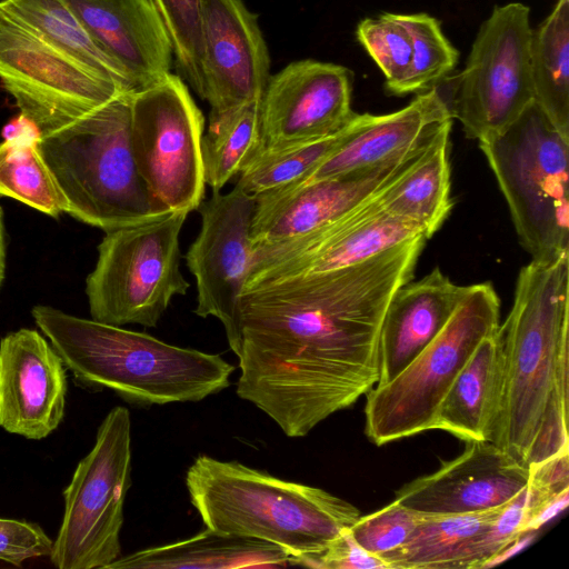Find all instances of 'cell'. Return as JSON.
<instances>
[{"mask_svg":"<svg viewBox=\"0 0 569 569\" xmlns=\"http://www.w3.org/2000/svg\"><path fill=\"white\" fill-rule=\"evenodd\" d=\"M349 123L350 121L339 131L320 139L278 148H261L239 173L236 186L257 197L300 181L342 143L349 131Z\"/></svg>","mask_w":569,"mask_h":569,"instance_id":"obj_31","label":"cell"},{"mask_svg":"<svg viewBox=\"0 0 569 569\" xmlns=\"http://www.w3.org/2000/svg\"><path fill=\"white\" fill-rule=\"evenodd\" d=\"M396 18L410 36L412 56L408 76L393 96L435 88L456 68L459 51L443 34L437 18L423 12L396 13Z\"/></svg>","mask_w":569,"mask_h":569,"instance_id":"obj_32","label":"cell"},{"mask_svg":"<svg viewBox=\"0 0 569 569\" xmlns=\"http://www.w3.org/2000/svg\"><path fill=\"white\" fill-rule=\"evenodd\" d=\"M204 117L174 73L131 94V146L139 173L164 212H191L204 197Z\"/></svg>","mask_w":569,"mask_h":569,"instance_id":"obj_10","label":"cell"},{"mask_svg":"<svg viewBox=\"0 0 569 569\" xmlns=\"http://www.w3.org/2000/svg\"><path fill=\"white\" fill-rule=\"evenodd\" d=\"M530 66L535 102L569 138V0H558L532 29Z\"/></svg>","mask_w":569,"mask_h":569,"instance_id":"obj_27","label":"cell"},{"mask_svg":"<svg viewBox=\"0 0 569 569\" xmlns=\"http://www.w3.org/2000/svg\"><path fill=\"white\" fill-rule=\"evenodd\" d=\"M422 517L393 500L376 512L360 516L349 532L359 546L378 557L402 546Z\"/></svg>","mask_w":569,"mask_h":569,"instance_id":"obj_36","label":"cell"},{"mask_svg":"<svg viewBox=\"0 0 569 569\" xmlns=\"http://www.w3.org/2000/svg\"><path fill=\"white\" fill-rule=\"evenodd\" d=\"M256 197L234 186L228 193L212 191L198 207L201 228L186 262L196 279L193 312L214 317L230 333L239 319L246 281L253 261L251 224Z\"/></svg>","mask_w":569,"mask_h":569,"instance_id":"obj_14","label":"cell"},{"mask_svg":"<svg viewBox=\"0 0 569 569\" xmlns=\"http://www.w3.org/2000/svg\"><path fill=\"white\" fill-rule=\"evenodd\" d=\"M131 94L122 92L37 136L38 149L68 200V213L104 232L169 214L152 199L134 160Z\"/></svg>","mask_w":569,"mask_h":569,"instance_id":"obj_5","label":"cell"},{"mask_svg":"<svg viewBox=\"0 0 569 569\" xmlns=\"http://www.w3.org/2000/svg\"><path fill=\"white\" fill-rule=\"evenodd\" d=\"M0 81L38 131L80 118L123 91L0 2Z\"/></svg>","mask_w":569,"mask_h":569,"instance_id":"obj_12","label":"cell"},{"mask_svg":"<svg viewBox=\"0 0 569 569\" xmlns=\"http://www.w3.org/2000/svg\"><path fill=\"white\" fill-rule=\"evenodd\" d=\"M358 42L385 76V89L393 94L407 78L411 64V39L396 13L362 19L356 29Z\"/></svg>","mask_w":569,"mask_h":569,"instance_id":"obj_34","label":"cell"},{"mask_svg":"<svg viewBox=\"0 0 569 569\" xmlns=\"http://www.w3.org/2000/svg\"><path fill=\"white\" fill-rule=\"evenodd\" d=\"M53 540L37 523L0 518V560L16 567L49 557Z\"/></svg>","mask_w":569,"mask_h":569,"instance_id":"obj_37","label":"cell"},{"mask_svg":"<svg viewBox=\"0 0 569 569\" xmlns=\"http://www.w3.org/2000/svg\"><path fill=\"white\" fill-rule=\"evenodd\" d=\"M452 120L448 102L436 87L419 92L409 104L391 113H355L342 143L300 181L288 186H303L400 159L451 129Z\"/></svg>","mask_w":569,"mask_h":569,"instance_id":"obj_20","label":"cell"},{"mask_svg":"<svg viewBox=\"0 0 569 569\" xmlns=\"http://www.w3.org/2000/svg\"><path fill=\"white\" fill-rule=\"evenodd\" d=\"M479 147L532 260L569 253V138L532 101L503 130L479 141Z\"/></svg>","mask_w":569,"mask_h":569,"instance_id":"obj_6","label":"cell"},{"mask_svg":"<svg viewBox=\"0 0 569 569\" xmlns=\"http://www.w3.org/2000/svg\"><path fill=\"white\" fill-rule=\"evenodd\" d=\"M261 98L221 113H211L201 141L204 182L220 191L262 147Z\"/></svg>","mask_w":569,"mask_h":569,"instance_id":"obj_29","label":"cell"},{"mask_svg":"<svg viewBox=\"0 0 569 569\" xmlns=\"http://www.w3.org/2000/svg\"><path fill=\"white\" fill-rule=\"evenodd\" d=\"M420 236L418 227L386 211L377 196L308 234L254 248L244 292L350 267Z\"/></svg>","mask_w":569,"mask_h":569,"instance_id":"obj_13","label":"cell"},{"mask_svg":"<svg viewBox=\"0 0 569 569\" xmlns=\"http://www.w3.org/2000/svg\"><path fill=\"white\" fill-rule=\"evenodd\" d=\"M426 240L243 292L238 322L226 336L239 362L237 396L289 438L307 436L353 405L378 381L385 312L412 279Z\"/></svg>","mask_w":569,"mask_h":569,"instance_id":"obj_1","label":"cell"},{"mask_svg":"<svg viewBox=\"0 0 569 569\" xmlns=\"http://www.w3.org/2000/svg\"><path fill=\"white\" fill-rule=\"evenodd\" d=\"M186 487L206 528L273 543L295 565L321 552L361 516L323 489L207 455L188 468Z\"/></svg>","mask_w":569,"mask_h":569,"instance_id":"obj_4","label":"cell"},{"mask_svg":"<svg viewBox=\"0 0 569 569\" xmlns=\"http://www.w3.org/2000/svg\"><path fill=\"white\" fill-rule=\"evenodd\" d=\"M490 282L469 286L439 335L393 379L367 392V437L377 446L431 430L440 402L479 343L500 328Z\"/></svg>","mask_w":569,"mask_h":569,"instance_id":"obj_7","label":"cell"},{"mask_svg":"<svg viewBox=\"0 0 569 569\" xmlns=\"http://www.w3.org/2000/svg\"><path fill=\"white\" fill-rule=\"evenodd\" d=\"M3 7L81 63L134 92L137 83L86 30L63 0H0Z\"/></svg>","mask_w":569,"mask_h":569,"instance_id":"obj_28","label":"cell"},{"mask_svg":"<svg viewBox=\"0 0 569 569\" xmlns=\"http://www.w3.org/2000/svg\"><path fill=\"white\" fill-rule=\"evenodd\" d=\"M296 565L322 569H388L379 557L357 543L349 529L321 552L303 557Z\"/></svg>","mask_w":569,"mask_h":569,"instance_id":"obj_38","label":"cell"},{"mask_svg":"<svg viewBox=\"0 0 569 569\" xmlns=\"http://www.w3.org/2000/svg\"><path fill=\"white\" fill-rule=\"evenodd\" d=\"M468 290L436 267L396 291L380 327L376 385L393 379L439 335Z\"/></svg>","mask_w":569,"mask_h":569,"instance_id":"obj_22","label":"cell"},{"mask_svg":"<svg viewBox=\"0 0 569 569\" xmlns=\"http://www.w3.org/2000/svg\"><path fill=\"white\" fill-rule=\"evenodd\" d=\"M569 450L528 467L527 497L521 535L540 528L562 511L569 500Z\"/></svg>","mask_w":569,"mask_h":569,"instance_id":"obj_35","label":"cell"},{"mask_svg":"<svg viewBox=\"0 0 569 569\" xmlns=\"http://www.w3.org/2000/svg\"><path fill=\"white\" fill-rule=\"evenodd\" d=\"M131 486V419L113 407L92 449L63 490L64 511L49 556L58 569H107L121 553L126 496Z\"/></svg>","mask_w":569,"mask_h":569,"instance_id":"obj_9","label":"cell"},{"mask_svg":"<svg viewBox=\"0 0 569 569\" xmlns=\"http://www.w3.org/2000/svg\"><path fill=\"white\" fill-rule=\"evenodd\" d=\"M569 253L519 271L500 326L502 388L491 442L530 467L568 450Z\"/></svg>","mask_w":569,"mask_h":569,"instance_id":"obj_2","label":"cell"},{"mask_svg":"<svg viewBox=\"0 0 569 569\" xmlns=\"http://www.w3.org/2000/svg\"><path fill=\"white\" fill-rule=\"evenodd\" d=\"M32 318L82 386L107 388L139 406L198 402L230 386L221 356L36 306Z\"/></svg>","mask_w":569,"mask_h":569,"instance_id":"obj_3","label":"cell"},{"mask_svg":"<svg viewBox=\"0 0 569 569\" xmlns=\"http://www.w3.org/2000/svg\"><path fill=\"white\" fill-rule=\"evenodd\" d=\"M151 1L166 28L183 80L203 99L202 0Z\"/></svg>","mask_w":569,"mask_h":569,"instance_id":"obj_33","label":"cell"},{"mask_svg":"<svg viewBox=\"0 0 569 569\" xmlns=\"http://www.w3.org/2000/svg\"><path fill=\"white\" fill-rule=\"evenodd\" d=\"M6 266V243H4V229H3V214L0 208V286L4 277Z\"/></svg>","mask_w":569,"mask_h":569,"instance_id":"obj_39","label":"cell"},{"mask_svg":"<svg viewBox=\"0 0 569 569\" xmlns=\"http://www.w3.org/2000/svg\"><path fill=\"white\" fill-rule=\"evenodd\" d=\"M449 134L440 137L416 166L379 194L386 211L418 227L427 239L452 208Z\"/></svg>","mask_w":569,"mask_h":569,"instance_id":"obj_26","label":"cell"},{"mask_svg":"<svg viewBox=\"0 0 569 569\" xmlns=\"http://www.w3.org/2000/svg\"><path fill=\"white\" fill-rule=\"evenodd\" d=\"M353 73L345 66L303 59L269 77L261 97V148L320 139L343 128Z\"/></svg>","mask_w":569,"mask_h":569,"instance_id":"obj_16","label":"cell"},{"mask_svg":"<svg viewBox=\"0 0 569 569\" xmlns=\"http://www.w3.org/2000/svg\"><path fill=\"white\" fill-rule=\"evenodd\" d=\"M188 213L106 232L87 278L91 319L113 326L157 327L171 300L186 295L179 237Z\"/></svg>","mask_w":569,"mask_h":569,"instance_id":"obj_8","label":"cell"},{"mask_svg":"<svg viewBox=\"0 0 569 569\" xmlns=\"http://www.w3.org/2000/svg\"><path fill=\"white\" fill-rule=\"evenodd\" d=\"M202 69L211 113L262 97L270 56L258 14L241 0H202Z\"/></svg>","mask_w":569,"mask_h":569,"instance_id":"obj_17","label":"cell"},{"mask_svg":"<svg viewBox=\"0 0 569 569\" xmlns=\"http://www.w3.org/2000/svg\"><path fill=\"white\" fill-rule=\"evenodd\" d=\"M90 36L133 78L138 90L170 73L173 52L151 0H63Z\"/></svg>","mask_w":569,"mask_h":569,"instance_id":"obj_21","label":"cell"},{"mask_svg":"<svg viewBox=\"0 0 569 569\" xmlns=\"http://www.w3.org/2000/svg\"><path fill=\"white\" fill-rule=\"evenodd\" d=\"M529 469L491 441H469L437 471L403 486L396 501L422 515H466L507 505L526 486Z\"/></svg>","mask_w":569,"mask_h":569,"instance_id":"obj_19","label":"cell"},{"mask_svg":"<svg viewBox=\"0 0 569 569\" xmlns=\"http://www.w3.org/2000/svg\"><path fill=\"white\" fill-rule=\"evenodd\" d=\"M505 506L466 515H423L402 546L378 557L388 569L470 568L478 542Z\"/></svg>","mask_w":569,"mask_h":569,"instance_id":"obj_25","label":"cell"},{"mask_svg":"<svg viewBox=\"0 0 569 569\" xmlns=\"http://www.w3.org/2000/svg\"><path fill=\"white\" fill-rule=\"evenodd\" d=\"M502 388L499 330L476 348L439 405L432 429L469 441H491Z\"/></svg>","mask_w":569,"mask_h":569,"instance_id":"obj_23","label":"cell"},{"mask_svg":"<svg viewBox=\"0 0 569 569\" xmlns=\"http://www.w3.org/2000/svg\"><path fill=\"white\" fill-rule=\"evenodd\" d=\"M431 142L385 164L256 197L251 224L254 248L272 246L316 231L379 196L431 149Z\"/></svg>","mask_w":569,"mask_h":569,"instance_id":"obj_15","label":"cell"},{"mask_svg":"<svg viewBox=\"0 0 569 569\" xmlns=\"http://www.w3.org/2000/svg\"><path fill=\"white\" fill-rule=\"evenodd\" d=\"M66 366L40 332L22 328L0 341V427L40 440L64 417Z\"/></svg>","mask_w":569,"mask_h":569,"instance_id":"obj_18","label":"cell"},{"mask_svg":"<svg viewBox=\"0 0 569 569\" xmlns=\"http://www.w3.org/2000/svg\"><path fill=\"white\" fill-rule=\"evenodd\" d=\"M293 565V558L273 543L206 528L187 539L119 557L107 569H238Z\"/></svg>","mask_w":569,"mask_h":569,"instance_id":"obj_24","label":"cell"},{"mask_svg":"<svg viewBox=\"0 0 569 569\" xmlns=\"http://www.w3.org/2000/svg\"><path fill=\"white\" fill-rule=\"evenodd\" d=\"M37 136L26 118L24 131L0 143V196L58 217L68 213L69 203L38 149Z\"/></svg>","mask_w":569,"mask_h":569,"instance_id":"obj_30","label":"cell"},{"mask_svg":"<svg viewBox=\"0 0 569 569\" xmlns=\"http://www.w3.org/2000/svg\"><path fill=\"white\" fill-rule=\"evenodd\" d=\"M530 9L496 6L482 22L449 110L466 136L485 140L509 126L532 101Z\"/></svg>","mask_w":569,"mask_h":569,"instance_id":"obj_11","label":"cell"}]
</instances>
